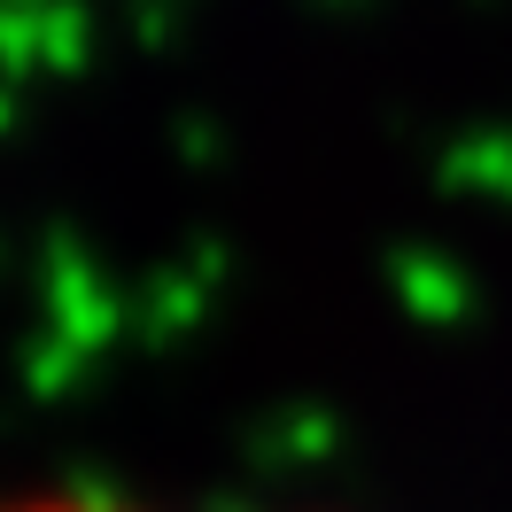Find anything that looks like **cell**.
I'll use <instances>...</instances> for the list:
<instances>
[{"instance_id": "1", "label": "cell", "mask_w": 512, "mask_h": 512, "mask_svg": "<svg viewBox=\"0 0 512 512\" xmlns=\"http://www.w3.org/2000/svg\"><path fill=\"white\" fill-rule=\"evenodd\" d=\"M24 512H86V505H24Z\"/></svg>"}]
</instances>
